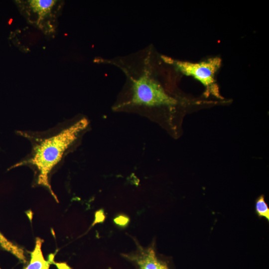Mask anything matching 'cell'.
<instances>
[{
  "label": "cell",
  "mask_w": 269,
  "mask_h": 269,
  "mask_svg": "<svg viewBox=\"0 0 269 269\" xmlns=\"http://www.w3.org/2000/svg\"><path fill=\"white\" fill-rule=\"evenodd\" d=\"M88 125L86 119H81L58 134L42 140L34 147L30 158L16 164L13 167L27 164L36 167L39 172L37 183L50 190L57 201L49 184L48 175Z\"/></svg>",
  "instance_id": "obj_1"
},
{
  "label": "cell",
  "mask_w": 269,
  "mask_h": 269,
  "mask_svg": "<svg viewBox=\"0 0 269 269\" xmlns=\"http://www.w3.org/2000/svg\"><path fill=\"white\" fill-rule=\"evenodd\" d=\"M165 64L172 66L175 70L186 76L193 77L206 88L207 93H211L219 98V89L216 83L215 74L220 68L222 60L219 57L210 58L199 62H190L160 55Z\"/></svg>",
  "instance_id": "obj_2"
},
{
  "label": "cell",
  "mask_w": 269,
  "mask_h": 269,
  "mask_svg": "<svg viewBox=\"0 0 269 269\" xmlns=\"http://www.w3.org/2000/svg\"><path fill=\"white\" fill-rule=\"evenodd\" d=\"M19 9L27 21L45 32H52L62 2L57 0L18 1Z\"/></svg>",
  "instance_id": "obj_3"
},
{
  "label": "cell",
  "mask_w": 269,
  "mask_h": 269,
  "mask_svg": "<svg viewBox=\"0 0 269 269\" xmlns=\"http://www.w3.org/2000/svg\"><path fill=\"white\" fill-rule=\"evenodd\" d=\"M126 257L134 262L138 269H168L166 264L156 257L152 248L144 249L140 246L136 253Z\"/></svg>",
  "instance_id": "obj_4"
},
{
  "label": "cell",
  "mask_w": 269,
  "mask_h": 269,
  "mask_svg": "<svg viewBox=\"0 0 269 269\" xmlns=\"http://www.w3.org/2000/svg\"><path fill=\"white\" fill-rule=\"evenodd\" d=\"M43 240L36 238L35 245L32 252H30V260L23 269H49L51 264H56L53 261L54 255H51L48 261H46L41 250Z\"/></svg>",
  "instance_id": "obj_5"
},
{
  "label": "cell",
  "mask_w": 269,
  "mask_h": 269,
  "mask_svg": "<svg viewBox=\"0 0 269 269\" xmlns=\"http://www.w3.org/2000/svg\"><path fill=\"white\" fill-rule=\"evenodd\" d=\"M0 246L4 250L15 256L23 263H26L23 249L8 240L0 232Z\"/></svg>",
  "instance_id": "obj_6"
},
{
  "label": "cell",
  "mask_w": 269,
  "mask_h": 269,
  "mask_svg": "<svg viewBox=\"0 0 269 269\" xmlns=\"http://www.w3.org/2000/svg\"><path fill=\"white\" fill-rule=\"evenodd\" d=\"M255 208L259 216L265 217L269 220V208L263 195L260 196L256 200Z\"/></svg>",
  "instance_id": "obj_7"
},
{
  "label": "cell",
  "mask_w": 269,
  "mask_h": 269,
  "mask_svg": "<svg viewBox=\"0 0 269 269\" xmlns=\"http://www.w3.org/2000/svg\"><path fill=\"white\" fill-rule=\"evenodd\" d=\"M114 222L118 226L124 227L129 223L130 218L125 215H119L114 218Z\"/></svg>",
  "instance_id": "obj_8"
},
{
  "label": "cell",
  "mask_w": 269,
  "mask_h": 269,
  "mask_svg": "<svg viewBox=\"0 0 269 269\" xmlns=\"http://www.w3.org/2000/svg\"><path fill=\"white\" fill-rule=\"evenodd\" d=\"M106 218V216L104 214V211L103 209H100L97 211L95 214V219L93 223V225L98 223H102L104 221Z\"/></svg>",
  "instance_id": "obj_9"
}]
</instances>
